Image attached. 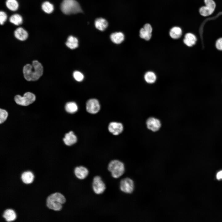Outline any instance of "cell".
<instances>
[{"instance_id": "obj_1", "label": "cell", "mask_w": 222, "mask_h": 222, "mask_svg": "<svg viewBox=\"0 0 222 222\" xmlns=\"http://www.w3.org/2000/svg\"><path fill=\"white\" fill-rule=\"evenodd\" d=\"M43 72L42 64L37 60H33L32 64H26L23 69V76L28 81L38 80L42 76Z\"/></svg>"}, {"instance_id": "obj_2", "label": "cell", "mask_w": 222, "mask_h": 222, "mask_svg": "<svg viewBox=\"0 0 222 222\" xmlns=\"http://www.w3.org/2000/svg\"><path fill=\"white\" fill-rule=\"evenodd\" d=\"M46 206L49 209L55 211H60L62 204L66 201L64 195L61 193L55 192L48 195L46 199Z\"/></svg>"}, {"instance_id": "obj_3", "label": "cell", "mask_w": 222, "mask_h": 222, "mask_svg": "<svg viewBox=\"0 0 222 222\" xmlns=\"http://www.w3.org/2000/svg\"><path fill=\"white\" fill-rule=\"evenodd\" d=\"M62 11L66 14L82 12L81 8L75 0H64L60 5Z\"/></svg>"}, {"instance_id": "obj_4", "label": "cell", "mask_w": 222, "mask_h": 222, "mask_svg": "<svg viewBox=\"0 0 222 222\" xmlns=\"http://www.w3.org/2000/svg\"><path fill=\"white\" fill-rule=\"evenodd\" d=\"M108 170L111 173L112 177L117 178L124 173L125 168L123 162L117 160L111 161L109 164Z\"/></svg>"}, {"instance_id": "obj_5", "label": "cell", "mask_w": 222, "mask_h": 222, "mask_svg": "<svg viewBox=\"0 0 222 222\" xmlns=\"http://www.w3.org/2000/svg\"><path fill=\"white\" fill-rule=\"evenodd\" d=\"M204 6L200 7L199 10V13L204 17L212 15L214 12L216 7V4L214 0H204Z\"/></svg>"}, {"instance_id": "obj_6", "label": "cell", "mask_w": 222, "mask_h": 222, "mask_svg": "<svg viewBox=\"0 0 222 222\" xmlns=\"http://www.w3.org/2000/svg\"><path fill=\"white\" fill-rule=\"evenodd\" d=\"M36 97L35 94L30 92L25 93L23 97L20 95H16L14 98V101L18 105L26 106L33 103L35 100Z\"/></svg>"}, {"instance_id": "obj_7", "label": "cell", "mask_w": 222, "mask_h": 222, "mask_svg": "<svg viewBox=\"0 0 222 222\" xmlns=\"http://www.w3.org/2000/svg\"><path fill=\"white\" fill-rule=\"evenodd\" d=\"M92 187L94 192L97 194L102 193L106 189L105 184L99 176H96L94 178Z\"/></svg>"}, {"instance_id": "obj_8", "label": "cell", "mask_w": 222, "mask_h": 222, "mask_svg": "<svg viewBox=\"0 0 222 222\" xmlns=\"http://www.w3.org/2000/svg\"><path fill=\"white\" fill-rule=\"evenodd\" d=\"M120 187L122 192L127 194L131 193L132 192L134 189V182L130 178H124L120 182Z\"/></svg>"}, {"instance_id": "obj_9", "label": "cell", "mask_w": 222, "mask_h": 222, "mask_svg": "<svg viewBox=\"0 0 222 222\" xmlns=\"http://www.w3.org/2000/svg\"><path fill=\"white\" fill-rule=\"evenodd\" d=\"M86 109L89 113L95 114L97 113L100 109V105L98 101L96 99H89L86 104Z\"/></svg>"}, {"instance_id": "obj_10", "label": "cell", "mask_w": 222, "mask_h": 222, "mask_svg": "<svg viewBox=\"0 0 222 222\" xmlns=\"http://www.w3.org/2000/svg\"><path fill=\"white\" fill-rule=\"evenodd\" d=\"M152 28L151 25L146 23L144 25L143 28H141L139 31V36L140 38L146 40H149L151 38Z\"/></svg>"}, {"instance_id": "obj_11", "label": "cell", "mask_w": 222, "mask_h": 222, "mask_svg": "<svg viewBox=\"0 0 222 222\" xmlns=\"http://www.w3.org/2000/svg\"><path fill=\"white\" fill-rule=\"evenodd\" d=\"M148 129L153 131H156L160 128L161 124L160 121L157 118L151 117L148 118L146 122Z\"/></svg>"}, {"instance_id": "obj_12", "label": "cell", "mask_w": 222, "mask_h": 222, "mask_svg": "<svg viewBox=\"0 0 222 222\" xmlns=\"http://www.w3.org/2000/svg\"><path fill=\"white\" fill-rule=\"evenodd\" d=\"M123 126L120 123L112 122L108 126L109 131L113 135H117L121 134L123 130Z\"/></svg>"}, {"instance_id": "obj_13", "label": "cell", "mask_w": 222, "mask_h": 222, "mask_svg": "<svg viewBox=\"0 0 222 222\" xmlns=\"http://www.w3.org/2000/svg\"><path fill=\"white\" fill-rule=\"evenodd\" d=\"M74 172L76 177L80 179H83L85 178L89 173L88 169L82 166L76 167L74 169Z\"/></svg>"}, {"instance_id": "obj_14", "label": "cell", "mask_w": 222, "mask_h": 222, "mask_svg": "<svg viewBox=\"0 0 222 222\" xmlns=\"http://www.w3.org/2000/svg\"><path fill=\"white\" fill-rule=\"evenodd\" d=\"M2 216L6 222H10L16 220L17 215L14 210L11 208H8L4 211Z\"/></svg>"}, {"instance_id": "obj_15", "label": "cell", "mask_w": 222, "mask_h": 222, "mask_svg": "<svg viewBox=\"0 0 222 222\" xmlns=\"http://www.w3.org/2000/svg\"><path fill=\"white\" fill-rule=\"evenodd\" d=\"M197 41L196 36L192 33L188 32L185 35L183 40L184 43L187 46L192 47L195 45Z\"/></svg>"}, {"instance_id": "obj_16", "label": "cell", "mask_w": 222, "mask_h": 222, "mask_svg": "<svg viewBox=\"0 0 222 222\" xmlns=\"http://www.w3.org/2000/svg\"><path fill=\"white\" fill-rule=\"evenodd\" d=\"M34 177V175L31 171H27L21 174L20 178L23 183L28 184L33 182Z\"/></svg>"}, {"instance_id": "obj_17", "label": "cell", "mask_w": 222, "mask_h": 222, "mask_svg": "<svg viewBox=\"0 0 222 222\" xmlns=\"http://www.w3.org/2000/svg\"><path fill=\"white\" fill-rule=\"evenodd\" d=\"M63 140L66 145L71 146L76 142L77 138L74 133L71 131L65 134Z\"/></svg>"}, {"instance_id": "obj_18", "label": "cell", "mask_w": 222, "mask_h": 222, "mask_svg": "<svg viewBox=\"0 0 222 222\" xmlns=\"http://www.w3.org/2000/svg\"><path fill=\"white\" fill-rule=\"evenodd\" d=\"M15 38L19 40L23 41L27 39L28 36L27 32L21 27L17 28L14 32Z\"/></svg>"}, {"instance_id": "obj_19", "label": "cell", "mask_w": 222, "mask_h": 222, "mask_svg": "<svg viewBox=\"0 0 222 222\" xmlns=\"http://www.w3.org/2000/svg\"><path fill=\"white\" fill-rule=\"evenodd\" d=\"M124 35L121 32H116L112 34L110 36L111 41L114 43L118 44L122 43L124 39Z\"/></svg>"}, {"instance_id": "obj_20", "label": "cell", "mask_w": 222, "mask_h": 222, "mask_svg": "<svg viewBox=\"0 0 222 222\" xmlns=\"http://www.w3.org/2000/svg\"><path fill=\"white\" fill-rule=\"evenodd\" d=\"M95 25L97 29L101 31H104L108 27V23L104 18H99L95 20Z\"/></svg>"}, {"instance_id": "obj_21", "label": "cell", "mask_w": 222, "mask_h": 222, "mask_svg": "<svg viewBox=\"0 0 222 222\" xmlns=\"http://www.w3.org/2000/svg\"><path fill=\"white\" fill-rule=\"evenodd\" d=\"M65 44L70 49H74L78 47V41L76 38L70 35L67 38Z\"/></svg>"}, {"instance_id": "obj_22", "label": "cell", "mask_w": 222, "mask_h": 222, "mask_svg": "<svg viewBox=\"0 0 222 222\" xmlns=\"http://www.w3.org/2000/svg\"><path fill=\"white\" fill-rule=\"evenodd\" d=\"M182 29L179 27H174L172 28L169 32V35L172 39H177L180 38L182 35Z\"/></svg>"}, {"instance_id": "obj_23", "label": "cell", "mask_w": 222, "mask_h": 222, "mask_svg": "<svg viewBox=\"0 0 222 222\" xmlns=\"http://www.w3.org/2000/svg\"><path fill=\"white\" fill-rule=\"evenodd\" d=\"M66 111L68 113H73L77 111L78 107L76 104L74 102L67 103L65 105Z\"/></svg>"}, {"instance_id": "obj_24", "label": "cell", "mask_w": 222, "mask_h": 222, "mask_svg": "<svg viewBox=\"0 0 222 222\" xmlns=\"http://www.w3.org/2000/svg\"><path fill=\"white\" fill-rule=\"evenodd\" d=\"M144 78L146 81L149 84L154 83L156 79L155 74L153 72L149 71L146 72L144 75Z\"/></svg>"}, {"instance_id": "obj_25", "label": "cell", "mask_w": 222, "mask_h": 222, "mask_svg": "<svg viewBox=\"0 0 222 222\" xmlns=\"http://www.w3.org/2000/svg\"><path fill=\"white\" fill-rule=\"evenodd\" d=\"M10 21L16 25H18L22 23L23 19L21 16L18 14L12 15L10 18Z\"/></svg>"}, {"instance_id": "obj_26", "label": "cell", "mask_w": 222, "mask_h": 222, "mask_svg": "<svg viewBox=\"0 0 222 222\" xmlns=\"http://www.w3.org/2000/svg\"><path fill=\"white\" fill-rule=\"evenodd\" d=\"M6 5L10 10L15 11L17 10L18 7V4L16 0H7Z\"/></svg>"}, {"instance_id": "obj_27", "label": "cell", "mask_w": 222, "mask_h": 222, "mask_svg": "<svg viewBox=\"0 0 222 222\" xmlns=\"http://www.w3.org/2000/svg\"><path fill=\"white\" fill-rule=\"evenodd\" d=\"M42 8L45 13L50 14L54 10L53 5L50 2L46 1L43 2L42 5Z\"/></svg>"}, {"instance_id": "obj_28", "label": "cell", "mask_w": 222, "mask_h": 222, "mask_svg": "<svg viewBox=\"0 0 222 222\" xmlns=\"http://www.w3.org/2000/svg\"><path fill=\"white\" fill-rule=\"evenodd\" d=\"M74 79L77 81H81L84 78V76L80 72L76 71L73 73Z\"/></svg>"}, {"instance_id": "obj_29", "label": "cell", "mask_w": 222, "mask_h": 222, "mask_svg": "<svg viewBox=\"0 0 222 222\" xmlns=\"http://www.w3.org/2000/svg\"><path fill=\"white\" fill-rule=\"evenodd\" d=\"M7 112L5 110L0 109V123L1 124L4 122L8 117Z\"/></svg>"}, {"instance_id": "obj_30", "label": "cell", "mask_w": 222, "mask_h": 222, "mask_svg": "<svg viewBox=\"0 0 222 222\" xmlns=\"http://www.w3.org/2000/svg\"><path fill=\"white\" fill-rule=\"evenodd\" d=\"M7 16L4 11H1L0 12V23L1 25H3L7 19Z\"/></svg>"}, {"instance_id": "obj_31", "label": "cell", "mask_w": 222, "mask_h": 222, "mask_svg": "<svg viewBox=\"0 0 222 222\" xmlns=\"http://www.w3.org/2000/svg\"><path fill=\"white\" fill-rule=\"evenodd\" d=\"M215 46L217 50L222 51V37L217 39L216 42Z\"/></svg>"}, {"instance_id": "obj_32", "label": "cell", "mask_w": 222, "mask_h": 222, "mask_svg": "<svg viewBox=\"0 0 222 222\" xmlns=\"http://www.w3.org/2000/svg\"><path fill=\"white\" fill-rule=\"evenodd\" d=\"M216 177L218 180L222 179V170L219 171L217 173Z\"/></svg>"}]
</instances>
